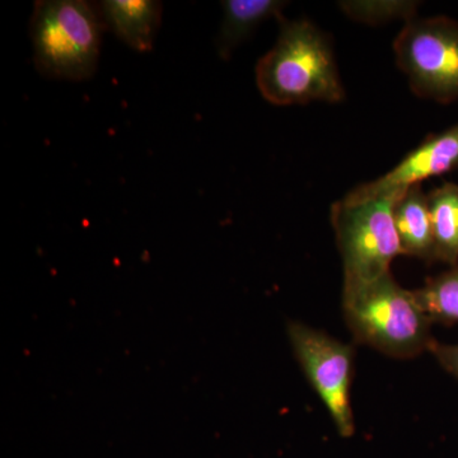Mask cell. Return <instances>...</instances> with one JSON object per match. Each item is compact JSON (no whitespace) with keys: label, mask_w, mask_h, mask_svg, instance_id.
<instances>
[{"label":"cell","mask_w":458,"mask_h":458,"mask_svg":"<svg viewBox=\"0 0 458 458\" xmlns=\"http://www.w3.org/2000/svg\"><path fill=\"white\" fill-rule=\"evenodd\" d=\"M99 12L107 26L131 49L147 53L155 45L162 21V3L155 0H105Z\"/></svg>","instance_id":"cell-8"},{"label":"cell","mask_w":458,"mask_h":458,"mask_svg":"<svg viewBox=\"0 0 458 458\" xmlns=\"http://www.w3.org/2000/svg\"><path fill=\"white\" fill-rule=\"evenodd\" d=\"M401 192L360 201L342 199L331 207L344 284H364L381 278L391 273L394 258L403 255L394 221V205Z\"/></svg>","instance_id":"cell-4"},{"label":"cell","mask_w":458,"mask_h":458,"mask_svg":"<svg viewBox=\"0 0 458 458\" xmlns=\"http://www.w3.org/2000/svg\"><path fill=\"white\" fill-rule=\"evenodd\" d=\"M104 20L82 0L35 3L30 36L36 69L55 80H89L98 69Z\"/></svg>","instance_id":"cell-3"},{"label":"cell","mask_w":458,"mask_h":458,"mask_svg":"<svg viewBox=\"0 0 458 458\" xmlns=\"http://www.w3.org/2000/svg\"><path fill=\"white\" fill-rule=\"evenodd\" d=\"M400 71L421 98L458 99V22L448 17L412 18L394 41Z\"/></svg>","instance_id":"cell-5"},{"label":"cell","mask_w":458,"mask_h":458,"mask_svg":"<svg viewBox=\"0 0 458 458\" xmlns=\"http://www.w3.org/2000/svg\"><path fill=\"white\" fill-rule=\"evenodd\" d=\"M394 221L403 255L436 260L428 195L424 194L420 185L410 186L397 197L394 205Z\"/></svg>","instance_id":"cell-9"},{"label":"cell","mask_w":458,"mask_h":458,"mask_svg":"<svg viewBox=\"0 0 458 458\" xmlns=\"http://www.w3.org/2000/svg\"><path fill=\"white\" fill-rule=\"evenodd\" d=\"M419 3L388 0V2H343L340 8L344 13L357 22L379 25L393 20L408 21L415 18Z\"/></svg>","instance_id":"cell-13"},{"label":"cell","mask_w":458,"mask_h":458,"mask_svg":"<svg viewBox=\"0 0 458 458\" xmlns=\"http://www.w3.org/2000/svg\"><path fill=\"white\" fill-rule=\"evenodd\" d=\"M412 292L430 321L458 322V265Z\"/></svg>","instance_id":"cell-12"},{"label":"cell","mask_w":458,"mask_h":458,"mask_svg":"<svg viewBox=\"0 0 458 458\" xmlns=\"http://www.w3.org/2000/svg\"><path fill=\"white\" fill-rule=\"evenodd\" d=\"M428 352H432L443 369L458 378V344L443 345V344L433 342Z\"/></svg>","instance_id":"cell-14"},{"label":"cell","mask_w":458,"mask_h":458,"mask_svg":"<svg viewBox=\"0 0 458 458\" xmlns=\"http://www.w3.org/2000/svg\"><path fill=\"white\" fill-rule=\"evenodd\" d=\"M343 310L358 342L391 357H417L434 342L432 321L414 292L401 288L391 273L364 284H344Z\"/></svg>","instance_id":"cell-2"},{"label":"cell","mask_w":458,"mask_h":458,"mask_svg":"<svg viewBox=\"0 0 458 458\" xmlns=\"http://www.w3.org/2000/svg\"><path fill=\"white\" fill-rule=\"evenodd\" d=\"M288 5L283 0H225L222 2L223 20L216 50L221 59H229L234 50L269 18L282 20V12Z\"/></svg>","instance_id":"cell-10"},{"label":"cell","mask_w":458,"mask_h":458,"mask_svg":"<svg viewBox=\"0 0 458 458\" xmlns=\"http://www.w3.org/2000/svg\"><path fill=\"white\" fill-rule=\"evenodd\" d=\"M454 170H458V123L441 134L427 138L393 170L379 179L352 189L343 199L360 201L396 194L410 186L420 185L421 181Z\"/></svg>","instance_id":"cell-7"},{"label":"cell","mask_w":458,"mask_h":458,"mask_svg":"<svg viewBox=\"0 0 458 458\" xmlns=\"http://www.w3.org/2000/svg\"><path fill=\"white\" fill-rule=\"evenodd\" d=\"M436 260L458 261V185L445 182L428 194Z\"/></svg>","instance_id":"cell-11"},{"label":"cell","mask_w":458,"mask_h":458,"mask_svg":"<svg viewBox=\"0 0 458 458\" xmlns=\"http://www.w3.org/2000/svg\"><path fill=\"white\" fill-rule=\"evenodd\" d=\"M295 358L344 438L354 436L351 401L354 351L335 337L300 324L288 325Z\"/></svg>","instance_id":"cell-6"},{"label":"cell","mask_w":458,"mask_h":458,"mask_svg":"<svg viewBox=\"0 0 458 458\" xmlns=\"http://www.w3.org/2000/svg\"><path fill=\"white\" fill-rule=\"evenodd\" d=\"M255 74L262 98L276 106L345 98L330 40L307 20H280L278 40L259 60Z\"/></svg>","instance_id":"cell-1"}]
</instances>
